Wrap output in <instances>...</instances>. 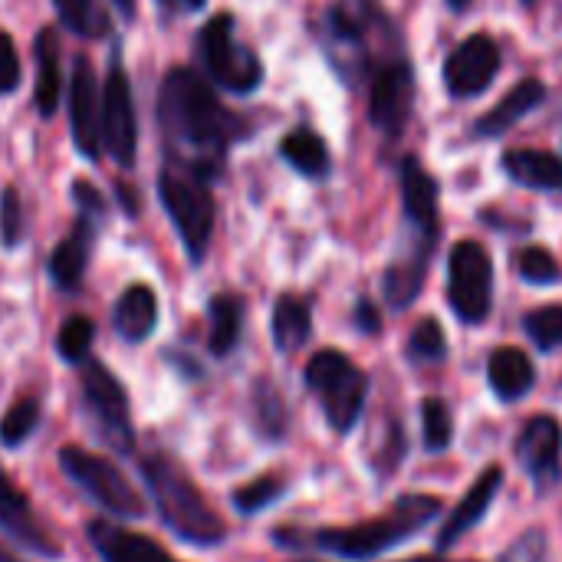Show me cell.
<instances>
[{
	"instance_id": "cell-1",
	"label": "cell",
	"mask_w": 562,
	"mask_h": 562,
	"mask_svg": "<svg viewBox=\"0 0 562 562\" xmlns=\"http://www.w3.org/2000/svg\"><path fill=\"white\" fill-rule=\"evenodd\" d=\"M158 122L168 138V158L198 168L211 181L221 171L227 148L244 135L240 119L221 105L211 79L191 66L165 72L158 89Z\"/></svg>"
},
{
	"instance_id": "cell-2",
	"label": "cell",
	"mask_w": 562,
	"mask_h": 562,
	"mask_svg": "<svg viewBox=\"0 0 562 562\" xmlns=\"http://www.w3.org/2000/svg\"><path fill=\"white\" fill-rule=\"evenodd\" d=\"M441 514V501L428 494L398 497L385 517L356 524V527H323V530H300V527H277L270 537L280 550H316L339 560L366 562L395 550L408 537L422 533Z\"/></svg>"
},
{
	"instance_id": "cell-3",
	"label": "cell",
	"mask_w": 562,
	"mask_h": 562,
	"mask_svg": "<svg viewBox=\"0 0 562 562\" xmlns=\"http://www.w3.org/2000/svg\"><path fill=\"white\" fill-rule=\"evenodd\" d=\"M142 484L151 494V504L158 510V520L168 533H175L181 543L198 550L224 547L227 524L214 510V504L201 494L194 477L168 454V451H148L138 461Z\"/></svg>"
},
{
	"instance_id": "cell-4",
	"label": "cell",
	"mask_w": 562,
	"mask_h": 562,
	"mask_svg": "<svg viewBox=\"0 0 562 562\" xmlns=\"http://www.w3.org/2000/svg\"><path fill=\"white\" fill-rule=\"evenodd\" d=\"M158 198L165 204V214L171 227L181 237V247L188 260L198 267L207 257L211 234H214V194H211V178L201 175L198 168L165 158L161 175H158Z\"/></svg>"
},
{
	"instance_id": "cell-5",
	"label": "cell",
	"mask_w": 562,
	"mask_h": 562,
	"mask_svg": "<svg viewBox=\"0 0 562 562\" xmlns=\"http://www.w3.org/2000/svg\"><path fill=\"white\" fill-rule=\"evenodd\" d=\"M56 461H59L63 477L76 487V494H82L109 520L135 524L148 514V507L138 497V491L132 487V481L109 458H99L79 445H63Z\"/></svg>"
},
{
	"instance_id": "cell-6",
	"label": "cell",
	"mask_w": 562,
	"mask_h": 562,
	"mask_svg": "<svg viewBox=\"0 0 562 562\" xmlns=\"http://www.w3.org/2000/svg\"><path fill=\"white\" fill-rule=\"evenodd\" d=\"M79 412L92 438L102 441L112 454L128 458L135 451L128 392L119 382V375L95 359L79 366Z\"/></svg>"
},
{
	"instance_id": "cell-7",
	"label": "cell",
	"mask_w": 562,
	"mask_h": 562,
	"mask_svg": "<svg viewBox=\"0 0 562 562\" xmlns=\"http://www.w3.org/2000/svg\"><path fill=\"white\" fill-rule=\"evenodd\" d=\"M306 389L319 398L323 415L336 435H349L369 398V375L339 349H323L306 362Z\"/></svg>"
},
{
	"instance_id": "cell-8",
	"label": "cell",
	"mask_w": 562,
	"mask_h": 562,
	"mask_svg": "<svg viewBox=\"0 0 562 562\" xmlns=\"http://www.w3.org/2000/svg\"><path fill=\"white\" fill-rule=\"evenodd\" d=\"M198 56L204 63L207 79L234 95H250L263 82V63L247 43L237 40L231 13H214L201 26Z\"/></svg>"
},
{
	"instance_id": "cell-9",
	"label": "cell",
	"mask_w": 562,
	"mask_h": 562,
	"mask_svg": "<svg viewBox=\"0 0 562 562\" xmlns=\"http://www.w3.org/2000/svg\"><path fill=\"white\" fill-rule=\"evenodd\" d=\"M72 201L79 207L72 231L53 247L49 260H46V273L53 280L56 290L63 293H76L86 280L89 270V257H92V244L99 234V224L105 221V198L89 184V181H72Z\"/></svg>"
},
{
	"instance_id": "cell-10",
	"label": "cell",
	"mask_w": 562,
	"mask_h": 562,
	"mask_svg": "<svg viewBox=\"0 0 562 562\" xmlns=\"http://www.w3.org/2000/svg\"><path fill=\"white\" fill-rule=\"evenodd\" d=\"M382 20L379 0H336L326 10V46L339 72L359 76L369 69V40Z\"/></svg>"
},
{
	"instance_id": "cell-11",
	"label": "cell",
	"mask_w": 562,
	"mask_h": 562,
	"mask_svg": "<svg viewBox=\"0 0 562 562\" xmlns=\"http://www.w3.org/2000/svg\"><path fill=\"white\" fill-rule=\"evenodd\" d=\"M448 303L454 316L477 326L494 306V263L477 240H461L448 260Z\"/></svg>"
},
{
	"instance_id": "cell-12",
	"label": "cell",
	"mask_w": 562,
	"mask_h": 562,
	"mask_svg": "<svg viewBox=\"0 0 562 562\" xmlns=\"http://www.w3.org/2000/svg\"><path fill=\"white\" fill-rule=\"evenodd\" d=\"M99 138L105 155L132 168L138 155V119H135V99H132V82L122 69L119 49L112 56V66L105 69V82L99 92Z\"/></svg>"
},
{
	"instance_id": "cell-13",
	"label": "cell",
	"mask_w": 562,
	"mask_h": 562,
	"mask_svg": "<svg viewBox=\"0 0 562 562\" xmlns=\"http://www.w3.org/2000/svg\"><path fill=\"white\" fill-rule=\"evenodd\" d=\"M412 102H415V72L402 56L385 59L372 72V89H369V122L389 135L398 138L405 122L412 119Z\"/></svg>"
},
{
	"instance_id": "cell-14",
	"label": "cell",
	"mask_w": 562,
	"mask_h": 562,
	"mask_svg": "<svg viewBox=\"0 0 562 562\" xmlns=\"http://www.w3.org/2000/svg\"><path fill=\"white\" fill-rule=\"evenodd\" d=\"M0 533L40 560L53 562L63 557V547L46 530V524L36 517L30 497L13 484V477L3 471V464H0Z\"/></svg>"
},
{
	"instance_id": "cell-15",
	"label": "cell",
	"mask_w": 562,
	"mask_h": 562,
	"mask_svg": "<svg viewBox=\"0 0 562 562\" xmlns=\"http://www.w3.org/2000/svg\"><path fill=\"white\" fill-rule=\"evenodd\" d=\"M501 72V46L487 33L468 36L445 63V86L454 99L481 95Z\"/></svg>"
},
{
	"instance_id": "cell-16",
	"label": "cell",
	"mask_w": 562,
	"mask_h": 562,
	"mask_svg": "<svg viewBox=\"0 0 562 562\" xmlns=\"http://www.w3.org/2000/svg\"><path fill=\"white\" fill-rule=\"evenodd\" d=\"M69 128H72V145L82 151V158L99 161L102 155V138H99V76L89 56L72 59V76H69Z\"/></svg>"
},
{
	"instance_id": "cell-17",
	"label": "cell",
	"mask_w": 562,
	"mask_h": 562,
	"mask_svg": "<svg viewBox=\"0 0 562 562\" xmlns=\"http://www.w3.org/2000/svg\"><path fill=\"white\" fill-rule=\"evenodd\" d=\"M562 428L557 418L537 415L524 425L520 441H517V458L537 481V487H553L562 477Z\"/></svg>"
},
{
	"instance_id": "cell-18",
	"label": "cell",
	"mask_w": 562,
	"mask_h": 562,
	"mask_svg": "<svg viewBox=\"0 0 562 562\" xmlns=\"http://www.w3.org/2000/svg\"><path fill=\"white\" fill-rule=\"evenodd\" d=\"M86 540L99 562H181L175 560L158 540L135 533L112 520H92L86 527Z\"/></svg>"
},
{
	"instance_id": "cell-19",
	"label": "cell",
	"mask_w": 562,
	"mask_h": 562,
	"mask_svg": "<svg viewBox=\"0 0 562 562\" xmlns=\"http://www.w3.org/2000/svg\"><path fill=\"white\" fill-rule=\"evenodd\" d=\"M438 237L435 234H422L415 231V240L408 244V250H402L385 277H382V293H385V303L392 310H405L418 300L422 286H425V273H428V260H431V250H435Z\"/></svg>"
},
{
	"instance_id": "cell-20",
	"label": "cell",
	"mask_w": 562,
	"mask_h": 562,
	"mask_svg": "<svg viewBox=\"0 0 562 562\" xmlns=\"http://www.w3.org/2000/svg\"><path fill=\"white\" fill-rule=\"evenodd\" d=\"M501 484H504V471H501V468H487V471L474 481V487L468 491V497L454 507V514H451V517L445 520V527L438 530V550H441V553L451 550L468 530H474V527L487 517V510H491V504H494Z\"/></svg>"
},
{
	"instance_id": "cell-21",
	"label": "cell",
	"mask_w": 562,
	"mask_h": 562,
	"mask_svg": "<svg viewBox=\"0 0 562 562\" xmlns=\"http://www.w3.org/2000/svg\"><path fill=\"white\" fill-rule=\"evenodd\" d=\"M438 181L418 165V158L402 161V204H405V221L422 231L438 237Z\"/></svg>"
},
{
	"instance_id": "cell-22",
	"label": "cell",
	"mask_w": 562,
	"mask_h": 562,
	"mask_svg": "<svg viewBox=\"0 0 562 562\" xmlns=\"http://www.w3.org/2000/svg\"><path fill=\"white\" fill-rule=\"evenodd\" d=\"M112 326L119 339L138 346L145 342L158 326V296L148 283H132L122 290V296L112 306Z\"/></svg>"
},
{
	"instance_id": "cell-23",
	"label": "cell",
	"mask_w": 562,
	"mask_h": 562,
	"mask_svg": "<svg viewBox=\"0 0 562 562\" xmlns=\"http://www.w3.org/2000/svg\"><path fill=\"white\" fill-rule=\"evenodd\" d=\"M547 99V86L540 79H520L487 115L477 119L474 135L477 138H497L504 132H510L520 119H527L540 102Z\"/></svg>"
},
{
	"instance_id": "cell-24",
	"label": "cell",
	"mask_w": 562,
	"mask_h": 562,
	"mask_svg": "<svg viewBox=\"0 0 562 562\" xmlns=\"http://www.w3.org/2000/svg\"><path fill=\"white\" fill-rule=\"evenodd\" d=\"M487 379H491V389H494V395L501 402H520L524 395L533 392L537 369H533V362H530V356L524 349L501 346V349L491 352Z\"/></svg>"
},
{
	"instance_id": "cell-25",
	"label": "cell",
	"mask_w": 562,
	"mask_h": 562,
	"mask_svg": "<svg viewBox=\"0 0 562 562\" xmlns=\"http://www.w3.org/2000/svg\"><path fill=\"white\" fill-rule=\"evenodd\" d=\"M244 336V300L237 293H217L207 300V352L227 359Z\"/></svg>"
},
{
	"instance_id": "cell-26",
	"label": "cell",
	"mask_w": 562,
	"mask_h": 562,
	"mask_svg": "<svg viewBox=\"0 0 562 562\" xmlns=\"http://www.w3.org/2000/svg\"><path fill=\"white\" fill-rule=\"evenodd\" d=\"M33 56H36V86H33V102L36 112L43 119H53V112L59 109V40L53 33V26H43L33 40Z\"/></svg>"
},
{
	"instance_id": "cell-27",
	"label": "cell",
	"mask_w": 562,
	"mask_h": 562,
	"mask_svg": "<svg viewBox=\"0 0 562 562\" xmlns=\"http://www.w3.org/2000/svg\"><path fill=\"white\" fill-rule=\"evenodd\" d=\"M270 333H273V346L280 352H296L310 342L313 336V310L303 296L283 293L273 303V316H270Z\"/></svg>"
},
{
	"instance_id": "cell-28",
	"label": "cell",
	"mask_w": 562,
	"mask_h": 562,
	"mask_svg": "<svg viewBox=\"0 0 562 562\" xmlns=\"http://www.w3.org/2000/svg\"><path fill=\"white\" fill-rule=\"evenodd\" d=\"M504 171L520 181L524 188L537 191H562V158L553 151H537V148H517L504 155Z\"/></svg>"
},
{
	"instance_id": "cell-29",
	"label": "cell",
	"mask_w": 562,
	"mask_h": 562,
	"mask_svg": "<svg viewBox=\"0 0 562 562\" xmlns=\"http://www.w3.org/2000/svg\"><path fill=\"white\" fill-rule=\"evenodd\" d=\"M280 155L293 171H300L303 178H313V181H323L333 168L329 148L313 128H293L290 135H283Z\"/></svg>"
},
{
	"instance_id": "cell-30",
	"label": "cell",
	"mask_w": 562,
	"mask_h": 562,
	"mask_svg": "<svg viewBox=\"0 0 562 562\" xmlns=\"http://www.w3.org/2000/svg\"><path fill=\"white\" fill-rule=\"evenodd\" d=\"M250 418H254V431L260 441L280 445L286 438V425H290L286 402L270 379H257V385L250 392Z\"/></svg>"
},
{
	"instance_id": "cell-31",
	"label": "cell",
	"mask_w": 562,
	"mask_h": 562,
	"mask_svg": "<svg viewBox=\"0 0 562 562\" xmlns=\"http://www.w3.org/2000/svg\"><path fill=\"white\" fill-rule=\"evenodd\" d=\"M40 422H43V405H40V398H33V395L16 398V402L7 408V415L0 418V448H7V451L23 448V445L36 435Z\"/></svg>"
},
{
	"instance_id": "cell-32",
	"label": "cell",
	"mask_w": 562,
	"mask_h": 562,
	"mask_svg": "<svg viewBox=\"0 0 562 562\" xmlns=\"http://www.w3.org/2000/svg\"><path fill=\"white\" fill-rule=\"evenodd\" d=\"M92 342H95V323L82 313H72L69 319H63L59 333H56V356L66 366H82L92 359Z\"/></svg>"
},
{
	"instance_id": "cell-33",
	"label": "cell",
	"mask_w": 562,
	"mask_h": 562,
	"mask_svg": "<svg viewBox=\"0 0 562 562\" xmlns=\"http://www.w3.org/2000/svg\"><path fill=\"white\" fill-rule=\"evenodd\" d=\"M286 497V481L280 474H263L244 487H237L231 494V507L240 514V517H257L263 510H270L273 504H280Z\"/></svg>"
},
{
	"instance_id": "cell-34",
	"label": "cell",
	"mask_w": 562,
	"mask_h": 562,
	"mask_svg": "<svg viewBox=\"0 0 562 562\" xmlns=\"http://www.w3.org/2000/svg\"><path fill=\"white\" fill-rule=\"evenodd\" d=\"M53 7L59 13V23L86 40H99L109 33V16L99 0H53Z\"/></svg>"
},
{
	"instance_id": "cell-35",
	"label": "cell",
	"mask_w": 562,
	"mask_h": 562,
	"mask_svg": "<svg viewBox=\"0 0 562 562\" xmlns=\"http://www.w3.org/2000/svg\"><path fill=\"white\" fill-rule=\"evenodd\" d=\"M422 428H425V448L431 454H441L454 441V418L445 398H425L422 405Z\"/></svg>"
},
{
	"instance_id": "cell-36",
	"label": "cell",
	"mask_w": 562,
	"mask_h": 562,
	"mask_svg": "<svg viewBox=\"0 0 562 562\" xmlns=\"http://www.w3.org/2000/svg\"><path fill=\"white\" fill-rule=\"evenodd\" d=\"M405 352H408V359L415 366H435V362H441L448 356V336H445L441 323L438 319H422L415 326Z\"/></svg>"
},
{
	"instance_id": "cell-37",
	"label": "cell",
	"mask_w": 562,
	"mask_h": 562,
	"mask_svg": "<svg viewBox=\"0 0 562 562\" xmlns=\"http://www.w3.org/2000/svg\"><path fill=\"white\" fill-rule=\"evenodd\" d=\"M524 329L540 352H553L557 346H562V303L540 306V310L527 313Z\"/></svg>"
},
{
	"instance_id": "cell-38",
	"label": "cell",
	"mask_w": 562,
	"mask_h": 562,
	"mask_svg": "<svg viewBox=\"0 0 562 562\" xmlns=\"http://www.w3.org/2000/svg\"><path fill=\"white\" fill-rule=\"evenodd\" d=\"M517 273L533 286H550L560 280V263L547 247H527L517 254Z\"/></svg>"
},
{
	"instance_id": "cell-39",
	"label": "cell",
	"mask_w": 562,
	"mask_h": 562,
	"mask_svg": "<svg viewBox=\"0 0 562 562\" xmlns=\"http://www.w3.org/2000/svg\"><path fill=\"white\" fill-rule=\"evenodd\" d=\"M23 237V207H20V194L16 188H7L0 194V244L7 250H13Z\"/></svg>"
},
{
	"instance_id": "cell-40",
	"label": "cell",
	"mask_w": 562,
	"mask_h": 562,
	"mask_svg": "<svg viewBox=\"0 0 562 562\" xmlns=\"http://www.w3.org/2000/svg\"><path fill=\"white\" fill-rule=\"evenodd\" d=\"M20 79H23V66H20L16 46H13L10 33L0 30V95L16 92L20 89Z\"/></svg>"
},
{
	"instance_id": "cell-41",
	"label": "cell",
	"mask_w": 562,
	"mask_h": 562,
	"mask_svg": "<svg viewBox=\"0 0 562 562\" xmlns=\"http://www.w3.org/2000/svg\"><path fill=\"white\" fill-rule=\"evenodd\" d=\"M356 326H359L362 333H369V336H375V333L382 329V316H379L375 303L359 300V306H356Z\"/></svg>"
},
{
	"instance_id": "cell-42",
	"label": "cell",
	"mask_w": 562,
	"mask_h": 562,
	"mask_svg": "<svg viewBox=\"0 0 562 562\" xmlns=\"http://www.w3.org/2000/svg\"><path fill=\"white\" fill-rule=\"evenodd\" d=\"M158 7L165 13H191V10H201L204 0H158Z\"/></svg>"
},
{
	"instance_id": "cell-43",
	"label": "cell",
	"mask_w": 562,
	"mask_h": 562,
	"mask_svg": "<svg viewBox=\"0 0 562 562\" xmlns=\"http://www.w3.org/2000/svg\"><path fill=\"white\" fill-rule=\"evenodd\" d=\"M112 7L122 13V20H132L135 16V0H112Z\"/></svg>"
},
{
	"instance_id": "cell-44",
	"label": "cell",
	"mask_w": 562,
	"mask_h": 562,
	"mask_svg": "<svg viewBox=\"0 0 562 562\" xmlns=\"http://www.w3.org/2000/svg\"><path fill=\"white\" fill-rule=\"evenodd\" d=\"M448 3H451V10H464V7H468L471 0H448Z\"/></svg>"
},
{
	"instance_id": "cell-45",
	"label": "cell",
	"mask_w": 562,
	"mask_h": 562,
	"mask_svg": "<svg viewBox=\"0 0 562 562\" xmlns=\"http://www.w3.org/2000/svg\"><path fill=\"white\" fill-rule=\"evenodd\" d=\"M405 562H445V560H438V557H415V560H405Z\"/></svg>"
},
{
	"instance_id": "cell-46",
	"label": "cell",
	"mask_w": 562,
	"mask_h": 562,
	"mask_svg": "<svg viewBox=\"0 0 562 562\" xmlns=\"http://www.w3.org/2000/svg\"><path fill=\"white\" fill-rule=\"evenodd\" d=\"M0 562H23V560H16V557H10L7 550H0Z\"/></svg>"
},
{
	"instance_id": "cell-47",
	"label": "cell",
	"mask_w": 562,
	"mask_h": 562,
	"mask_svg": "<svg viewBox=\"0 0 562 562\" xmlns=\"http://www.w3.org/2000/svg\"><path fill=\"white\" fill-rule=\"evenodd\" d=\"M524 3H533V0H524Z\"/></svg>"
}]
</instances>
